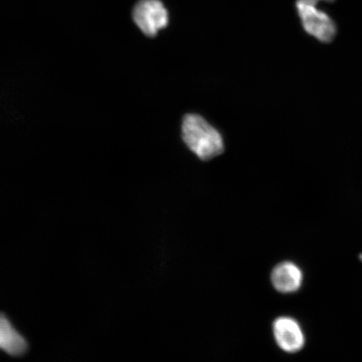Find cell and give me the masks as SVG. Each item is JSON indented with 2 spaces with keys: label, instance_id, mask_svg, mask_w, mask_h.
I'll use <instances>...</instances> for the list:
<instances>
[{
  "label": "cell",
  "instance_id": "6da1fadb",
  "mask_svg": "<svg viewBox=\"0 0 362 362\" xmlns=\"http://www.w3.org/2000/svg\"><path fill=\"white\" fill-rule=\"evenodd\" d=\"M181 133L185 144L202 160H210L224 151L223 139L219 131L197 113L184 117Z\"/></svg>",
  "mask_w": 362,
  "mask_h": 362
},
{
  "label": "cell",
  "instance_id": "7a4b0ae2",
  "mask_svg": "<svg viewBox=\"0 0 362 362\" xmlns=\"http://www.w3.org/2000/svg\"><path fill=\"white\" fill-rule=\"evenodd\" d=\"M318 4L296 1V6L303 29L322 43L332 42L337 34L336 22Z\"/></svg>",
  "mask_w": 362,
  "mask_h": 362
},
{
  "label": "cell",
  "instance_id": "3957f363",
  "mask_svg": "<svg viewBox=\"0 0 362 362\" xmlns=\"http://www.w3.org/2000/svg\"><path fill=\"white\" fill-rule=\"evenodd\" d=\"M133 17L139 30L148 37L156 36L169 22L168 12L160 0H141L136 4Z\"/></svg>",
  "mask_w": 362,
  "mask_h": 362
},
{
  "label": "cell",
  "instance_id": "277c9868",
  "mask_svg": "<svg viewBox=\"0 0 362 362\" xmlns=\"http://www.w3.org/2000/svg\"><path fill=\"white\" fill-rule=\"evenodd\" d=\"M273 334L275 342L285 352L293 354L304 348V332L300 323L292 317H278L273 323Z\"/></svg>",
  "mask_w": 362,
  "mask_h": 362
},
{
  "label": "cell",
  "instance_id": "5b68a950",
  "mask_svg": "<svg viewBox=\"0 0 362 362\" xmlns=\"http://www.w3.org/2000/svg\"><path fill=\"white\" fill-rule=\"evenodd\" d=\"M270 279L276 291L287 294L296 293L301 288L304 275L296 264L284 261L274 267Z\"/></svg>",
  "mask_w": 362,
  "mask_h": 362
},
{
  "label": "cell",
  "instance_id": "8992f818",
  "mask_svg": "<svg viewBox=\"0 0 362 362\" xmlns=\"http://www.w3.org/2000/svg\"><path fill=\"white\" fill-rule=\"evenodd\" d=\"M0 349L12 356L25 354L28 343L6 315L0 314Z\"/></svg>",
  "mask_w": 362,
  "mask_h": 362
},
{
  "label": "cell",
  "instance_id": "52a82bcc",
  "mask_svg": "<svg viewBox=\"0 0 362 362\" xmlns=\"http://www.w3.org/2000/svg\"><path fill=\"white\" fill-rule=\"evenodd\" d=\"M298 1L318 4L320 2L322 1L327 3H333L336 1V0H298Z\"/></svg>",
  "mask_w": 362,
  "mask_h": 362
}]
</instances>
